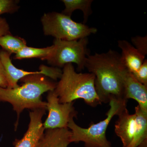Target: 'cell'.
<instances>
[{
	"label": "cell",
	"mask_w": 147,
	"mask_h": 147,
	"mask_svg": "<svg viewBox=\"0 0 147 147\" xmlns=\"http://www.w3.org/2000/svg\"><path fill=\"white\" fill-rule=\"evenodd\" d=\"M48 115L43 123L45 129L66 128L70 119L77 116L74 102L60 103L54 90L49 91L47 96Z\"/></svg>",
	"instance_id": "8"
},
{
	"label": "cell",
	"mask_w": 147,
	"mask_h": 147,
	"mask_svg": "<svg viewBox=\"0 0 147 147\" xmlns=\"http://www.w3.org/2000/svg\"><path fill=\"white\" fill-rule=\"evenodd\" d=\"M18 1L15 0H0V15L16 12L19 8Z\"/></svg>",
	"instance_id": "17"
},
{
	"label": "cell",
	"mask_w": 147,
	"mask_h": 147,
	"mask_svg": "<svg viewBox=\"0 0 147 147\" xmlns=\"http://www.w3.org/2000/svg\"><path fill=\"white\" fill-rule=\"evenodd\" d=\"M22 86L13 89L0 87V101L9 102L18 117L26 109L47 110V102L42 101L41 95L55 90L57 84L42 74L29 75L21 79Z\"/></svg>",
	"instance_id": "2"
},
{
	"label": "cell",
	"mask_w": 147,
	"mask_h": 147,
	"mask_svg": "<svg viewBox=\"0 0 147 147\" xmlns=\"http://www.w3.org/2000/svg\"><path fill=\"white\" fill-rule=\"evenodd\" d=\"M71 136L68 128L47 129L37 147H67L71 143Z\"/></svg>",
	"instance_id": "13"
},
{
	"label": "cell",
	"mask_w": 147,
	"mask_h": 147,
	"mask_svg": "<svg viewBox=\"0 0 147 147\" xmlns=\"http://www.w3.org/2000/svg\"><path fill=\"white\" fill-rule=\"evenodd\" d=\"M0 46L3 50L11 55L13 53L16 54L26 46L27 42L24 38L9 34L0 37Z\"/></svg>",
	"instance_id": "16"
},
{
	"label": "cell",
	"mask_w": 147,
	"mask_h": 147,
	"mask_svg": "<svg viewBox=\"0 0 147 147\" xmlns=\"http://www.w3.org/2000/svg\"><path fill=\"white\" fill-rule=\"evenodd\" d=\"M123 67L121 55L111 49L87 57L85 68L94 75L96 91L101 103H109L112 98L127 101L121 76Z\"/></svg>",
	"instance_id": "1"
},
{
	"label": "cell",
	"mask_w": 147,
	"mask_h": 147,
	"mask_svg": "<svg viewBox=\"0 0 147 147\" xmlns=\"http://www.w3.org/2000/svg\"><path fill=\"white\" fill-rule=\"evenodd\" d=\"M132 45L138 51L146 57L147 55V36H137L131 38Z\"/></svg>",
	"instance_id": "18"
},
{
	"label": "cell",
	"mask_w": 147,
	"mask_h": 147,
	"mask_svg": "<svg viewBox=\"0 0 147 147\" xmlns=\"http://www.w3.org/2000/svg\"><path fill=\"white\" fill-rule=\"evenodd\" d=\"M127 102L126 100L110 99L107 117L97 123L91 124L88 128H83L76 124L74 118L70 119L67 127L71 129V143L83 142L85 147H113L106 138V130L114 116L118 115L126 107Z\"/></svg>",
	"instance_id": "4"
},
{
	"label": "cell",
	"mask_w": 147,
	"mask_h": 147,
	"mask_svg": "<svg viewBox=\"0 0 147 147\" xmlns=\"http://www.w3.org/2000/svg\"><path fill=\"white\" fill-rule=\"evenodd\" d=\"M134 78L141 84L147 87V60L145 59L137 71L133 72Z\"/></svg>",
	"instance_id": "19"
},
{
	"label": "cell",
	"mask_w": 147,
	"mask_h": 147,
	"mask_svg": "<svg viewBox=\"0 0 147 147\" xmlns=\"http://www.w3.org/2000/svg\"><path fill=\"white\" fill-rule=\"evenodd\" d=\"M118 45L121 50V61L125 67L131 73L137 71L142 65L146 57L127 40H119Z\"/></svg>",
	"instance_id": "12"
},
{
	"label": "cell",
	"mask_w": 147,
	"mask_h": 147,
	"mask_svg": "<svg viewBox=\"0 0 147 147\" xmlns=\"http://www.w3.org/2000/svg\"><path fill=\"white\" fill-rule=\"evenodd\" d=\"M46 110L37 109L30 113L28 128L23 138L16 140L14 147H37L44 133L42 118Z\"/></svg>",
	"instance_id": "11"
},
{
	"label": "cell",
	"mask_w": 147,
	"mask_h": 147,
	"mask_svg": "<svg viewBox=\"0 0 147 147\" xmlns=\"http://www.w3.org/2000/svg\"><path fill=\"white\" fill-rule=\"evenodd\" d=\"M41 22L44 35L51 36L55 39L77 40L97 32L96 28L77 23L72 20L71 16L55 11L44 13Z\"/></svg>",
	"instance_id": "5"
},
{
	"label": "cell",
	"mask_w": 147,
	"mask_h": 147,
	"mask_svg": "<svg viewBox=\"0 0 147 147\" xmlns=\"http://www.w3.org/2000/svg\"><path fill=\"white\" fill-rule=\"evenodd\" d=\"M121 76L125 99L136 100L141 109L147 113V87L138 82L125 67L122 69Z\"/></svg>",
	"instance_id": "10"
},
{
	"label": "cell",
	"mask_w": 147,
	"mask_h": 147,
	"mask_svg": "<svg viewBox=\"0 0 147 147\" xmlns=\"http://www.w3.org/2000/svg\"><path fill=\"white\" fill-rule=\"evenodd\" d=\"M65 8L62 13L71 16L72 13L76 10H80L84 14L83 24H86L89 16L92 13L91 5L92 0H62Z\"/></svg>",
	"instance_id": "14"
},
{
	"label": "cell",
	"mask_w": 147,
	"mask_h": 147,
	"mask_svg": "<svg viewBox=\"0 0 147 147\" xmlns=\"http://www.w3.org/2000/svg\"><path fill=\"white\" fill-rule=\"evenodd\" d=\"M115 132L122 147H137L147 141V113L137 105L135 113L130 114L126 107L118 115Z\"/></svg>",
	"instance_id": "6"
},
{
	"label": "cell",
	"mask_w": 147,
	"mask_h": 147,
	"mask_svg": "<svg viewBox=\"0 0 147 147\" xmlns=\"http://www.w3.org/2000/svg\"><path fill=\"white\" fill-rule=\"evenodd\" d=\"M7 86L8 83L7 80L5 70L0 59V87L3 88H7Z\"/></svg>",
	"instance_id": "21"
},
{
	"label": "cell",
	"mask_w": 147,
	"mask_h": 147,
	"mask_svg": "<svg viewBox=\"0 0 147 147\" xmlns=\"http://www.w3.org/2000/svg\"><path fill=\"white\" fill-rule=\"evenodd\" d=\"M95 79L93 74L77 73L72 64H67L63 67L54 91L60 103L73 102L81 98L90 106L96 107L102 103L96 91Z\"/></svg>",
	"instance_id": "3"
},
{
	"label": "cell",
	"mask_w": 147,
	"mask_h": 147,
	"mask_svg": "<svg viewBox=\"0 0 147 147\" xmlns=\"http://www.w3.org/2000/svg\"><path fill=\"white\" fill-rule=\"evenodd\" d=\"M11 34L10 28L5 18L0 17V37Z\"/></svg>",
	"instance_id": "20"
},
{
	"label": "cell",
	"mask_w": 147,
	"mask_h": 147,
	"mask_svg": "<svg viewBox=\"0 0 147 147\" xmlns=\"http://www.w3.org/2000/svg\"><path fill=\"white\" fill-rule=\"evenodd\" d=\"M87 37L73 40L55 39L53 50L46 61L50 65L59 68L67 64L74 63L78 70L82 71L85 68L86 59L90 55Z\"/></svg>",
	"instance_id": "7"
},
{
	"label": "cell",
	"mask_w": 147,
	"mask_h": 147,
	"mask_svg": "<svg viewBox=\"0 0 147 147\" xmlns=\"http://www.w3.org/2000/svg\"><path fill=\"white\" fill-rule=\"evenodd\" d=\"M10 54L5 51L0 50V59L5 70L8 86L7 88L13 89L19 86L18 82L22 78L35 74H42L51 79L57 80L60 79L62 71L55 67H49L42 65L40 67V71H28L17 68L13 65L10 59Z\"/></svg>",
	"instance_id": "9"
},
{
	"label": "cell",
	"mask_w": 147,
	"mask_h": 147,
	"mask_svg": "<svg viewBox=\"0 0 147 147\" xmlns=\"http://www.w3.org/2000/svg\"><path fill=\"white\" fill-rule=\"evenodd\" d=\"M53 48V45L42 48H35L26 46L16 54L13 57V59L21 60L38 58L42 61H46L51 54Z\"/></svg>",
	"instance_id": "15"
}]
</instances>
